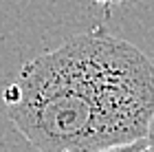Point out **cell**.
<instances>
[{
	"mask_svg": "<svg viewBox=\"0 0 154 152\" xmlns=\"http://www.w3.org/2000/svg\"><path fill=\"white\" fill-rule=\"evenodd\" d=\"M7 117L44 152L141 150L154 113V62L93 29L20 68Z\"/></svg>",
	"mask_w": 154,
	"mask_h": 152,
	"instance_id": "6da1fadb",
	"label": "cell"
},
{
	"mask_svg": "<svg viewBox=\"0 0 154 152\" xmlns=\"http://www.w3.org/2000/svg\"><path fill=\"white\" fill-rule=\"evenodd\" d=\"M141 150H154V113L150 117L148 130H145V137H143V141H141Z\"/></svg>",
	"mask_w": 154,
	"mask_h": 152,
	"instance_id": "7a4b0ae2",
	"label": "cell"
},
{
	"mask_svg": "<svg viewBox=\"0 0 154 152\" xmlns=\"http://www.w3.org/2000/svg\"><path fill=\"white\" fill-rule=\"evenodd\" d=\"M93 2H97V5H101V7H112V5H119V2H123V0H93Z\"/></svg>",
	"mask_w": 154,
	"mask_h": 152,
	"instance_id": "3957f363",
	"label": "cell"
}]
</instances>
